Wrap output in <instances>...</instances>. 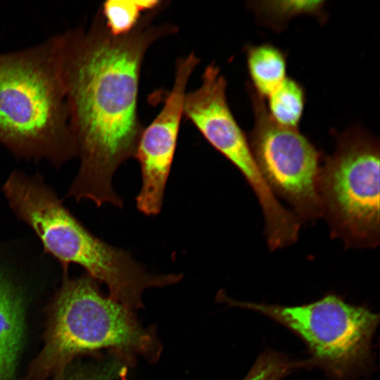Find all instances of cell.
<instances>
[{
	"mask_svg": "<svg viewBox=\"0 0 380 380\" xmlns=\"http://www.w3.org/2000/svg\"><path fill=\"white\" fill-rule=\"evenodd\" d=\"M166 3L144 13L123 35L109 32L99 10L87 29L60 34L70 130L80 160L68 196L122 207L112 180L118 167L134 158L144 129L138 111L143 61L154 42L178 30L153 23Z\"/></svg>",
	"mask_w": 380,
	"mask_h": 380,
	"instance_id": "1",
	"label": "cell"
},
{
	"mask_svg": "<svg viewBox=\"0 0 380 380\" xmlns=\"http://www.w3.org/2000/svg\"><path fill=\"white\" fill-rule=\"evenodd\" d=\"M0 144L60 166L77 157L63 80L60 34L0 53Z\"/></svg>",
	"mask_w": 380,
	"mask_h": 380,
	"instance_id": "2",
	"label": "cell"
},
{
	"mask_svg": "<svg viewBox=\"0 0 380 380\" xmlns=\"http://www.w3.org/2000/svg\"><path fill=\"white\" fill-rule=\"evenodd\" d=\"M2 191L15 215L31 227L44 251L61 262L64 273L70 263L80 265L96 281L106 284L110 298L132 311L142 306L146 289L182 279L178 274L148 273L129 253L94 236L40 176L13 171Z\"/></svg>",
	"mask_w": 380,
	"mask_h": 380,
	"instance_id": "3",
	"label": "cell"
},
{
	"mask_svg": "<svg viewBox=\"0 0 380 380\" xmlns=\"http://www.w3.org/2000/svg\"><path fill=\"white\" fill-rule=\"evenodd\" d=\"M87 274L69 279L48 308L42 350L31 363L25 380H63L77 355L102 348L127 353L150 350L153 343L135 320L132 310L103 296Z\"/></svg>",
	"mask_w": 380,
	"mask_h": 380,
	"instance_id": "4",
	"label": "cell"
},
{
	"mask_svg": "<svg viewBox=\"0 0 380 380\" xmlns=\"http://www.w3.org/2000/svg\"><path fill=\"white\" fill-rule=\"evenodd\" d=\"M263 314L293 332L308 347L310 367L322 368L331 380H355L373 362L372 341L379 315L365 305L329 293L315 302L286 306L230 300Z\"/></svg>",
	"mask_w": 380,
	"mask_h": 380,
	"instance_id": "5",
	"label": "cell"
},
{
	"mask_svg": "<svg viewBox=\"0 0 380 380\" xmlns=\"http://www.w3.org/2000/svg\"><path fill=\"white\" fill-rule=\"evenodd\" d=\"M322 216L347 248L379 243V142L357 126L336 136L318 178Z\"/></svg>",
	"mask_w": 380,
	"mask_h": 380,
	"instance_id": "6",
	"label": "cell"
},
{
	"mask_svg": "<svg viewBox=\"0 0 380 380\" xmlns=\"http://www.w3.org/2000/svg\"><path fill=\"white\" fill-rule=\"evenodd\" d=\"M254 125L248 137L255 162L273 194L291 205L300 222L322 217L318 194L321 153L297 128L281 126L270 116L265 99L252 87Z\"/></svg>",
	"mask_w": 380,
	"mask_h": 380,
	"instance_id": "7",
	"label": "cell"
},
{
	"mask_svg": "<svg viewBox=\"0 0 380 380\" xmlns=\"http://www.w3.org/2000/svg\"><path fill=\"white\" fill-rule=\"evenodd\" d=\"M227 84L220 68L215 63L208 65L202 75L201 84L185 94L184 116L238 169L252 188L264 215L265 236L270 240L282 239L296 229V217L279 203L262 177L248 137L228 105Z\"/></svg>",
	"mask_w": 380,
	"mask_h": 380,
	"instance_id": "8",
	"label": "cell"
},
{
	"mask_svg": "<svg viewBox=\"0 0 380 380\" xmlns=\"http://www.w3.org/2000/svg\"><path fill=\"white\" fill-rule=\"evenodd\" d=\"M199 63L193 52L177 59L173 86L164 106L140 136L134 158L140 164L142 181L136 203L144 215H156L161 210L184 116L187 84Z\"/></svg>",
	"mask_w": 380,
	"mask_h": 380,
	"instance_id": "9",
	"label": "cell"
},
{
	"mask_svg": "<svg viewBox=\"0 0 380 380\" xmlns=\"http://www.w3.org/2000/svg\"><path fill=\"white\" fill-rule=\"evenodd\" d=\"M23 298L0 272V380H14L25 333Z\"/></svg>",
	"mask_w": 380,
	"mask_h": 380,
	"instance_id": "10",
	"label": "cell"
},
{
	"mask_svg": "<svg viewBox=\"0 0 380 380\" xmlns=\"http://www.w3.org/2000/svg\"><path fill=\"white\" fill-rule=\"evenodd\" d=\"M246 63L252 89L267 98L286 77V57L283 51L270 44L249 46Z\"/></svg>",
	"mask_w": 380,
	"mask_h": 380,
	"instance_id": "11",
	"label": "cell"
},
{
	"mask_svg": "<svg viewBox=\"0 0 380 380\" xmlns=\"http://www.w3.org/2000/svg\"><path fill=\"white\" fill-rule=\"evenodd\" d=\"M249 6L263 25L277 31L299 15L325 18V1L320 0L257 1H250Z\"/></svg>",
	"mask_w": 380,
	"mask_h": 380,
	"instance_id": "12",
	"label": "cell"
},
{
	"mask_svg": "<svg viewBox=\"0 0 380 380\" xmlns=\"http://www.w3.org/2000/svg\"><path fill=\"white\" fill-rule=\"evenodd\" d=\"M266 99V108L274 122L286 127L297 128L305 103V92L300 84L286 77Z\"/></svg>",
	"mask_w": 380,
	"mask_h": 380,
	"instance_id": "13",
	"label": "cell"
},
{
	"mask_svg": "<svg viewBox=\"0 0 380 380\" xmlns=\"http://www.w3.org/2000/svg\"><path fill=\"white\" fill-rule=\"evenodd\" d=\"M162 1L108 0L99 8L105 25L114 36L131 32L146 12L162 4Z\"/></svg>",
	"mask_w": 380,
	"mask_h": 380,
	"instance_id": "14",
	"label": "cell"
},
{
	"mask_svg": "<svg viewBox=\"0 0 380 380\" xmlns=\"http://www.w3.org/2000/svg\"><path fill=\"white\" fill-rule=\"evenodd\" d=\"M308 367L307 360H291L279 352L267 349L258 357L243 380H281L296 369Z\"/></svg>",
	"mask_w": 380,
	"mask_h": 380,
	"instance_id": "15",
	"label": "cell"
},
{
	"mask_svg": "<svg viewBox=\"0 0 380 380\" xmlns=\"http://www.w3.org/2000/svg\"><path fill=\"white\" fill-rule=\"evenodd\" d=\"M120 372V364L113 362L101 366L80 369L63 380H115Z\"/></svg>",
	"mask_w": 380,
	"mask_h": 380,
	"instance_id": "16",
	"label": "cell"
}]
</instances>
